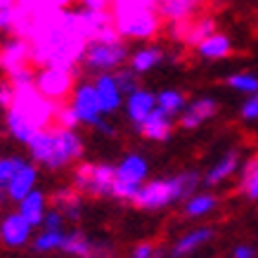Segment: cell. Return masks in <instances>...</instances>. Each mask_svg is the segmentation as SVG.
<instances>
[{"mask_svg": "<svg viewBox=\"0 0 258 258\" xmlns=\"http://www.w3.org/2000/svg\"><path fill=\"white\" fill-rule=\"evenodd\" d=\"M47 211H50V209H47V195L43 189H33L26 199H22V202L17 204V213H19L33 230H36V227H43V220H45Z\"/></svg>", "mask_w": 258, "mask_h": 258, "instance_id": "17", "label": "cell"}, {"mask_svg": "<svg viewBox=\"0 0 258 258\" xmlns=\"http://www.w3.org/2000/svg\"><path fill=\"white\" fill-rule=\"evenodd\" d=\"M93 86H95V93H97V100H100V107L104 116L116 114L125 104V95L121 93L114 74H100V76H95Z\"/></svg>", "mask_w": 258, "mask_h": 258, "instance_id": "13", "label": "cell"}, {"mask_svg": "<svg viewBox=\"0 0 258 258\" xmlns=\"http://www.w3.org/2000/svg\"><path fill=\"white\" fill-rule=\"evenodd\" d=\"M202 3L204 0H157V12L166 22L185 24V19H187Z\"/></svg>", "mask_w": 258, "mask_h": 258, "instance_id": "22", "label": "cell"}, {"mask_svg": "<svg viewBox=\"0 0 258 258\" xmlns=\"http://www.w3.org/2000/svg\"><path fill=\"white\" fill-rule=\"evenodd\" d=\"M218 209V197L211 195V192H197L182 204V216L185 218H204Z\"/></svg>", "mask_w": 258, "mask_h": 258, "instance_id": "24", "label": "cell"}, {"mask_svg": "<svg viewBox=\"0 0 258 258\" xmlns=\"http://www.w3.org/2000/svg\"><path fill=\"white\" fill-rule=\"evenodd\" d=\"M225 83L232 90H237V93H246L251 97V95H258V76H253V74H235V76H227Z\"/></svg>", "mask_w": 258, "mask_h": 258, "instance_id": "31", "label": "cell"}, {"mask_svg": "<svg viewBox=\"0 0 258 258\" xmlns=\"http://www.w3.org/2000/svg\"><path fill=\"white\" fill-rule=\"evenodd\" d=\"M216 235V230L209 225H202V227H195V230H189L185 235H180L175 242L171 244V249H168V258H187L192 256L195 251H199L202 246L213 239Z\"/></svg>", "mask_w": 258, "mask_h": 258, "instance_id": "15", "label": "cell"}, {"mask_svg": "<svg viewBox=\"0 0 258 258\" xmlns=\"http://www.w3.org/2000/svg\"><path fill=\"white\" fill-rule=\"evenodd\" d=\"M33 227L19 216L17 211L5 213L0 220V244L8 249H22L33 239Z\"/></svg>", "mask_w": 258, "mask_h": 258, "instance_id": "12", "label": "cell"}, {"mask_svg": "<svg viewBox=\"0 0 258 258\" xmlns=\"http://www.w3.org/2000/svg\"><path fill=\"white\" fill-rule=\"evenodd\" d=\"M128 258H161V249L154 242H138L128 251Z\"/></svg>", "mask_w": 258, "mask_h": 258, "instance_id": "33", "label": "cell"}, {"mask_svg": "<svg viewBox=\"0 0 258 258\" xmlns=\"http://www.w3.org/2000/svg\"><path fill=\"white\" fill-rule=\"evenodd\" d=\"M239 189H242L249 199H258V159H251L249 164L244 166Z\"/></svg>", "mask_w": 258, "mask_h": 258, "instance_id": "30", "label": "cell"}, {"mask_svg": "<svg viewBox=\"0 0 258 258\" xmlns=\"http://www.w3.org/2000/svg\"><path fill=\"white\" fill-rule=\"evenodd\" d=\"M197 52L204 57V59H223L232 52V43L227 36L223 33H213L211 38H206L202 45L197 47Z\"/></svg>", "mask_w": 258, "mask_h": 258, "instance_id": "26", "label": "cell"}, {"mask_svg": "<svg viewBox=\"0 0 258 258\" xmlns=\"http://www.w3.org/2000/svg\"><path fill=\"white\" fill-rule=\"evenodd\" d=\"M128 52L131 50L125 45V40L118 36V31L114 26H109L102 33H97L86 45L81 67H83L86 74H93V79L100 76V74H114L121 67H125V62L131 59Z\"/></svg>", "mask_w": 258, "mask_h": 258, "instance_id": "4", "label": "cell"}, {"mask_svg": "<svg viewBox=\"0 0 258 258\" xmlns=\"http://www.w3.org/2000/svg\"><path fill=\"white\" fill-rule=\"evenodd\" d=\"M36 90L52 104H64L74 95V71L67 69H38L36 71Z\"/></svg>", "mask_w": 258, "mask_h": 258, "instance_id": "9", "label": "cell"}, {"mask_svg": "<svg viewBox=\"0 0 258 258\" xmlns=\"http://www.w3.org/2000/svg\"><path fill=\"white\" fill-rule=\"evenodd\" d=\"M232 258H256V249L251 244H239L232 251Z\"/></svg>", "mask_w": 258, "mask_h": 258, "instance_id": "37", "label": "cell"}, {"mask_svg": "<svg viewBox=\"0 0 258 258\" xmlns=\"http://www.w3.org/2000/svg\"><path fill=\"white\" fill-rule=\"evenodd\" d=\"M71 111L76 114L81 125H90V128H97V125L104 121V114H102L100 100H97V93H95L93 81H83L74 88V95L69 100Z\"/></svg>", "mask_w": 258, "mask_h": 258, "instance_id": "8", "label": "cell"}, {"mask_svg": "<svg viewBox=\"0 0 258 258\" xmlns=\"http://www.w3.org/2000/svg\"><path fill=\"white\" fill-rule=\"evenodd\" d=\"M31 64V43L22 36H12L0 45V69L8 76L26 69Z\"/></svg>", "mask_w": 258, "mask_h": 258, "instance_id": "11", "label": "cell"}, {"mask_svg": "<svg viewBox=\"0 0 258 258\" xmlns=\"http://www.w3.org/2000/svg\"><path fill=\"white\" fill-rule=\"evenodd\" d=\"M10 202V197H8V189L5 187H0V206H5V204Z\"/></svg>", "mask_w": 258, "mask_h": 258, "instance_id": "38", "label": "cell"}, {"mask_svg": "<svg viewBox=\"0 0 258 258\" xmlns=\"http://www.w3.org/2000/svg\"><path fill=\"white\" fill-rule=\"evenodd\" d=\"M213 33H218L213 19H199L192 26H185V38H187L189 45H195V47H199L206 38H211Z\"/></svg>", "mask_w": 258, "mask_h": 258, "instance_id": "28", "label": "cell"}, {"mask_svg": "<svg viewBox=\"0 0 258 258\" xmlns=\"http://www.w3.org/2000/svg\"><path fill=\"white\" fill-rule=\"evenodd\" d=\"M216 111H218V102L213 100V97H199V100L187 104L185 114L178 118V125L185 128V131H195L204 121H209L211 116H216Z\"/></svg>", "mask_w": 258, "mask_h": 258, "instance_id": "16", "label": "cell"}, {"mask_svg": "<svg viewBox=\"0 0 258 258\" xmlns=\"http://www.w3.org/2000/svg\"><path fill=\"white\" fill-rule=\"evenodd\" d=\"M26 147H29L33 164L43 166L47 171H62L67 166L76 164L86 152V145H83L79 131L62 128L57 123L36 133V138Z\"/></svg>", "mask_w": 258, "mask_h": 258, "instance_id": "1", "label": "cell"}, {"mask_svg": "<svg viewBox=\"0 0 258 258\" xmlns=\"http://www.w3.org/2000/svg\"><path fill=\"white\" fill-rule=\"evenodd\" d=\"M199 182L202 175L197 171H182L171 178L147 180L133 199V206L140 211H161L175 202H187L192 195H197Z\"/></svg>", "mask_w": 258, "mask_h": 258, "instance_id": "3", "label": "cell"}, {"mask_svg": "<svg viewBox=\"0 0 258 258\" xmlns=\"http://www.w3.org/2000/svg\"><path fill=\"white\" fill-rule=\"evenodd\" d=\"M64 225H67V218H64L57 209H50L47 216H45V220H43V227H40V230H64Z\"/></svg>", "mask_w": 258, "mask_h": 258, "instance_id": "35", "label": "cell"}, {"mask_svg": "<svg viewBox=\"0 0 258 258\" xmlns=\"http://www.w3.org/2000/svg\"><path fill=\"white\" fill-rule=\"evenodd\" d=\"M64 237L67 230H40L38 235L33 237L31 249L36 253H52V251H62Z\"/></svg>", "mask_w": 258, "mask_h": 258, "instance_id": "27", "label": "cell"}, {"mask_svg": "<svg viewBox=\"0 0 258 258\" xmlns=\"http://www.w3.org/2000/svg\"><path fill=\"white\" fill-rule=\"evenodd\" d=\"M239 168V152H227L223 159H218L216 164L206 171L204 175V185L209 187H216L220 182H225L227 178H232V173Z\"/></svg>", "mask_w": 258, "mask_h": 258, "instance_id": "23", "label": "cell"}, {"mask_svg": "<svg viewBox=\"0 0 258 258\" xmlns=\"http://www.w3.org/2000/svg\"><path fill=\"white\" fill-rule=\"evenodd\" d=\"M164 59H166V52L159 45H142V47H138L135 52H131L128 67H131L138 76H145V74H149L152 69H157Z\"/></svg>", "mask_w": 258, "mask_h": 258, "instance_id": "21", "label": "cell"}, {"mask_svg": "<svg viewBox=\"0 0 258 258\" xmlns=\"http://www.w3.org/2000/svg\"><path fill=\"white\" fill-rule=\"evenodd\" d=\"M38 185V166L33 164V161H26L24 164V168L15 175V180L8 185V197L12 204H19L22 199H26V197L31 195L33 189Z\"/></svg>", "mask_w": 258, "mask_h": 258, "instance_id": "19", "label": "cell"}, {"mask_svg": "<svg viewBox=\"0 0 258 258\" xmlns=\"http://www.w3.org/2000/svg\"><path fill=\"white\" fill-rule=\"evenodd\" d=\"M52 209L62 213L67 223H76L81 218V211H83V199H81V192L76 187H59L52 192Z\"/></svg>", "mask_w": 258, "mask_h": 258, "instance_id": "20", "label": "cell"}, {"mask_svg": "<svg viewBox=\"0 0 258 258\" xmlns=\"http://www.w3.org/2000/svg\"><path fill=\"white\" fill-rule=\"evenodd\" d=\"M15 100H17V88L12 86V81L10 79H3L0 81V107H3L5 111L12 109Z\"/></svg>", "mask_w": 258, "mask_h": 258, "instance_id": "34", "label": "cell"}, {"mask_svg": "<svg viewBox=\"0 0 258 258\" xmlns=\"http://www.w3.org/2000/svg\"><path fill=\"white\" fill-rule=\"evenodd\" d=\"M159 26L161 17L157 12V5L125 3L114 8V29L123 40H149L157 36Z\"/></svg>", "mask_w": 258, "mask_h": 258, "instance_id": "5", "label": "cell"}, {"mask_svg": "<svg viewBox=\"0 0 258 258\" xmlns=\"http://www.w3.org/2000/svg\"><path fill=\"white\" fill-rule=\"evenodd\" d=\"M244 121H256L258 118V95H251L249 100L242 104V109H239Z\"/></svg>", "mask_w": 258, "mask_h": 258, "instance_id": "36", "label": "cell"}, {"mask_svg": "<svg viewBox=\"0 0 258 258\" xmlns=\"http://www.w3.org/2000/svg\"><path fill=\"white\" fill-rule=\"evenodd\" d=\"M114 79H116L118 88H121V93L128 97V95H133L135 90H140V76L135 74L131 67H121L118 71H114Z\"/></svg>", "mask_w": 258, "mask_h": 258, "instance_id": "32", "label": "cell"}, {"mask_svg": "<svg viewBox=\"0 0 258 258\" xmlns=\"http://www.w3.org/2000/svg\"><path fill=\"white\" fill-rule=\"evenodd\" d=\"M149 180V161L140 152H128L116 164V178H114V195L111 199L131 202L138 197L142 185Z\"/></svg>", "mask_w": 258, "mask_h": 258, "instance_id": "6", "label": "cell"}, {"mask_svg": "<svg viewBox=\"0 0 258 258\" xmlns=\"http://www.w3.org/2000/svg\"><path fill=\"white\" fill-rule=\"evenodd\" d=\"M10 5H17V0H0V8H10Z\"/></svg>", "mask_w": 258, "mask_h": 258, "instance_id": "39", "label": "cell"}, {"mask_svg": "<svg viewBox=\"0 0 258 258\" xmlns=\"http://www.w3.org/2000/svg\"><path fill=\"white\" fill-rule=\"evenodd\" d=\"M114 178H116V164H79L74 168V178H71V187H76L81 195L90 197H107L114 195Z\"/></svg>", "mask_w": 258, "mask_h": 258, "instance_id": "7", "label": "cell"}, {"mask_svg": "<svg viewBox=\"0 0 258 258\" xmlns=\"http://www.w3.org/2000/svg\"><path fill=\"white\" fill-rule=\"evenodd\" d=\"M57 114V107L47 102L36 88L17 90V100L12 109L5 111V131L17 142L29 145L43 128H50L52 118Z\"/></svg>", "mask_w": 258, "mask_h": 258, "instance_id": "2", "label": "cell"}, {"mask_svg": "<svg viewBox=\"0 0 258 258\" xmlns=\"http://www.w3.org/2000/svg\"><path fill=\"white\" fill-rule=\"evenodd\" d=\"M26 159L19 157V154H5L0 157V187L8 189V185L15 180V175L24 168Z\"/></svg>", "mask_w": 258, "mask_h": 258, "instance_id": "29", "label": "cell"}, {"mask_svg": "<svg viewBox=\"0 0 258 258\" xmlns=\"http://www.w3.org/2000/svg\"><path fill=\"white\" fill-rule=\"evenodd\" d=\"M125 118L135 125V131L140 128L149 116H152V111L157 109V93H152L147 88H140V90H135L133 95H128L125 97Z\"/></svg>", "mask_w": 258, "mask_h": 258, "instance_id": "14", "label": "cell"}, {"mask_svg": "<svg viewBox=\"0 0 258 258\" xmlns=\"http://www.w3.org/2000/svg\"><path fill=\"white\" fill-rule=\"evenodd\" d=\"M173 128H175V118L168 116L166 111L157 109L152 111V116L145 121V123L138 128V133L145 138V140H152V142H166L168 138L173 135Z\"/></svg>", "mask_w": 258, "mask_h": 258, "instance_id": "18", "label": "cell"}, {"mask_svg": "<svg viewBox=\"0 0 258 258\" xmlns=\"http://www.w3.org/2000/svg\"><path fill=\"white\" fill-rule=\"evenodd\" d=\"M187 104L189 102H187V97H185V93H180L175 88H166V90H159L157 93V107L173 118L182 116L185 109H187Z\"/></svg>", "mask_w": 258, "mask_h": 258, "instance_id": "25", "label": "cell"}, {"mask_svg": "<svg viewBox=\"0 0 258 258\" xmlns=\"http://www.w3.org/2000/svg\"><path fill=\"white\" fill-rule=\"evenodd\" d=\"M59 253L71 256V258H109L111 244L93 239V237H88L81 230H69L67 237H64V244Z\"/></svg>", "mask_w": 258, "mask_h": 258, "instance_id": "10", "label": "cell"}]
</instances>
